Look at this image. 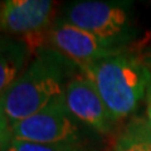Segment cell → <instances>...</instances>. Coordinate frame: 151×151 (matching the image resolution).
<instances>
[{"label":"cell","mask_w":151,"mask_h":151,"mask_svg":"<svg viewBox=\"0 0 151 151\" xmlns=\"http://www.w3.org/2000/svg\"><path fill=\"white\" fill-rule=\"evenodd\" d=\"M73 64L49 47L37 50L23 73L0 98L10 125L40 111L64 93L69 81L68 70Z\"/></svg>","instance_id":"obj_1"},{"label":"cell","mask_w":151,"mask_h":151,"mask_svg":"<svg viewBox=\"0 0 151 151\" xmlns=\"http://www.w3.org/2000/svg\"><path fill=\"white\" fill-rule=\"evenodd\" d=\"M78 69L92 81L116 122L137 110L151 84V68L127 50Z\"/></svg>","instance_id":"obj_2"},{"label":"cell","mask_w":151,"mask_h":151,"mask_svg":"<svg viewBox=\"0 0 151 151\" xmlns=\"http://www.w3.org/2000/svg\"><path fill=\"white\" fill-rule=\"evenodd\" d=\"M59 18L103 40L125 48L137 34L131 3L126 1H73L63 8Z\"/></svg>","instance_id":"obj_3"},{"label":"cell","mask_w":151,"mask_h":151,"mask_svg":"<svg viewBox=\"0 0 151 151\" xmlns=\"http://www.w3.org/2000/svg\"><path fill=\"white\" fill-rule=\"evenodd\" d=\"M13 139L40 144L81 145L82 132L70 115L63 94L40 111L10 125Z\"/></svg>","instance_id":"obj_4"},{"label":"cell","mask_w":151,"mask_h":151,"mask_svg":"<svg viewBox=\"0 0 151 151\" xmlns=\"http://www.w3.org/2000/svg\"><path fill=\"white\" fill-rule=\"evenodd\" d=\"M48 34L53 48L77 68L127 50L125 47L103 40L62 18L53 20Z\"/></svg>","instance_id":"obj_5"},{"label":"cell","mask_w":151,"mask_h":151,"mask_svg":"<svg viewBox=\"0 0 151 151\" xmlns=\"http://www.w3.org/2000/svg\"><path fill=\"white\" fill-rule=\"evenodd\" d=\"M63 97L69 113L78 122L101 135L112 132L117 122L113 120L92 81L81 70L69 78Z\"/></svg>","instance_id":"obj_6"},{"label":"cell","mask_w":151,"mask_h":151,"mask_svg":"<svg viewBox=\"0 0 151 151\" xmlns=\"http://www.w3.org/2000/svg\"><path fill=\"white\" fill-rule=\"evenodd\" d=\"M54 1L50 0H6L0 4V33L12 35H25L23 40L37 39L52 25Z\"/></svg>","instance_id":"obj_7"},{"label":"cell","mask_w":151,"mask_h":151,"mask_svg":"<svg viewBox=\"0 0 151 151\" xmlns=\"http://www.w3.org/2000/svg\"><path fill=\"white\" fill-rule=\"evenodd\" d=\"M33 49L20 38H9L0 45V98L32 60Z\"/></svg>","instance_id":"obj_8"},{"label":"cell","mask_w":151,"mask_h":151,"mask_svg":"<svg viewBox=\"0 0 151 151\" xmlns=\"http://www.w3.org/2000/svg\"><path fill=\"white\" fill-rule=\"evenodd\" d=\"M6 151H84L82 145L68 144H40L13 139Z\"/></svg>","instance_id":"obj_9"},{"label":"cell","mask_w":151,"mask_h":151,"mask_svg":"<svg viewBox=\"0 0 151 151\" xmlns=\"http://www.w3.org/2000/svg\"><path fill=\"white\" fill-rule=\"evenodd\" d=\"M115 151H150L141 140L137 131L130 121L117 137L115 142Z\"/></svg>","instance_id":"obj_10"},{"label":"cell","mask_w":151,"mask_h":151,"mask_svg":"<svg viewBox=\"0 0 151 151\" xmlns=\"http://www.w3.org/2000/svg\"><path fill=\"white\" fill-rule=\"evenodd\" d=\"M13 141V132L1 100H0V151H6Z\"/></svg>","instance_id":"obj_11"},{"label":"cell","mask_w":151,"mask_h":151,"mask_svg":"<svg viewBox=\"0 0 151 151\" xmlns=\"http://www.w3.org/2000/svg\"><path fill=\"white\" fill-rule=\"evenodd\" d=\"M131 122H132V125H134L135 130L137 131L141 140H142L144 144L146 145V147L151 151V125L149 124L147 119L135 117V119L131 120Z\"/></svg>","instance_id":"obj_12"},{"label":"cell","mask_w":151,"mask_h":151,"mask_svg":"<svg viewBox=\"0 0 151 151\" xmlns=\"http://www.w3.org/2000/svg\"><path fill=\"white\" fill-rule=\"evenodd\" d=\"M145 102H146V115H147V121L151 125V84L147 88V92H146Z\"/></svg>","instance_id":"obj_13"},{"label":"cell","mask_w":151,"mask_h":151,"mask_svg":"<svg viewBox=\"0 0 151 151\" xmlns=\"http://www.w3.org/2000/svg\"><path fill=\"white\" fill-rule=\"evenodd\" d=\"M141 58H142V59L145 60V63L151 68V43H150V45L147 47V49H146V52L144 53V55H141Z\"/></svg>","instance_id":"obj_14"},{"label":"cell","mask_w":151,"mask_h":151,"mask_svg":"<svg viewBox=\"0 0 151 151\" xmlns=\"http://www.w3.org/2000/svg\"><path fill=\"white\" fill-rule=\"evenodd\" d=\"M9 38H10V35H5V34H1V33H0V45L5 43Z\"/></svg>","instance_id":"obj_15"}]
</instances>
